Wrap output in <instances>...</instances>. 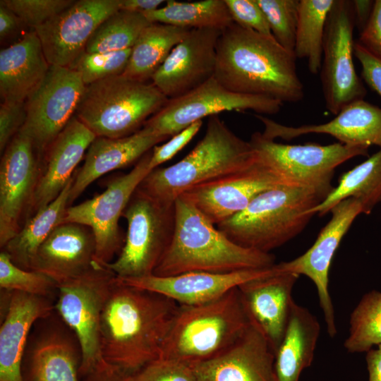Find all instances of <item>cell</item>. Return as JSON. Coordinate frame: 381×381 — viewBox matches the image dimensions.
Instances as JSON below:
<instances>
[{
  "label": "cell",
  "mask_w": 381,
  "mask_h": 381,
  "mask_svg": "<svg viewBox=\"0 0 381 381\" xmlns=\"http://www.w3.org/2000/svg\"><path fill=\"white\" fill-rule=\"evenodd\" d=\"M143 14L151 23H164L189 29L223 31L234 23L224 0L167 1L165 6Z\"/></svg>",
  "instance_id": "obj_34"
},
{
  "label": "cell",
  "mask_w": 381,
  "mask_h": 381,
  "mask_svg": "<svg viewBox=\"0 0 381 381\" xmlns=\"http://www.w3.org/2000/svg\"><path fill=\"white\" fill-rule=\"evenodd\" d=\"M96 137L75 116L70 120L43 157L30 218L54 201L64 190Z\"/></svg>",
  "instance_id": "obj_27"
},
{
  "label": "cell",
  "mask_w": 381,
  "mask_h": 381,
  "mask_svg": "<svg viewBox=\"0 0 381 381\" xmlns=\"http://www.w3.org/2000/svg\"><path fill=\"white\" fill-rule=\"evenodd\" d=\"M74 176L60 195L38 211L2 248L19 267L31 270L36 253L53 230L63 223Z\"/></svg>",
  "instance_id": "obj_31"
},
{
  "label": "cell",
  "mask_w": 381,
  "mask_h": 381,
  "mask_svg": "<svg viewBox=\"0 0 381 381\" xmlns=\"http://www.w3.org/2000/svg\"><path fill=\"white\" fill-rule=\"evenodd\" d=\"M150 157L149 151L128 173L112 179L102 193L66 210L63 223H78L92 230L96 242L95 260L100 265L113 262L123 248L125 237L119 221L133 194L152 171Z\"/></svg>",
  "instance_id": "obj_11"
},
{
  "label": "cell",
  "mask_w": 381,
  "mask_h": 381,
  "mask_svg": "<svg viewBox=\"0 0 381 381\" xmlns=\"http://www.w3.org/2000/svg\"><path fill=\"white\" fill-rule=\"evenodd\" d=\"M381 344V291L365 293L350 315L344 346L349 353H366Z\"/></svg>",
  "instance_id": "obj_37"
},
{
  "label": "cell",
  "mask_w": 381,
  "mask_h": 381,
  "mask_svg": "<svg viewBox=\"0 0 381 381\" xmlns=\"http://www.w3.org/2000/svg\"><path fill=\"white\" fill-rule=\"evenodd\" d=\"M249 280L238 286L250 322L263 334L274 352L289 322L294 286L299 275L280 270Z\"/></svg>",
  "instance_id": "obj_22"
},
{
  "label": "cell",
  "mask_w": 381,
  "mask_h": 381,
  "mask_svg": "<svg viewBox=\"0 0 381 381\" xmlns=\"http://www.w3.org/2000/svg\"><path fill=\"white\" fill-rule=\"evenodd\" d=\"M358 42L381 59V0L375 1L370 18L361 31Z\"/></svg>",
  "instance_id": "obj_46"
},
{
  "label": "cell",
  "mask_w": 381,
  "mask_h": 381,
  "mask_svg": "<svg viewBox=\"0 0 381 381\" xmlns=\"http://www.w3.org/2000/svg\"><path fill=\"white\" fill-rule=\"evenodd\" d=\"M282 104L281 101L266 96L232 92L213 77L181 96L168 99L143 128L153 135L169 139L206 116L244 110L274 114L279 111Z\"/></svg>",
  "instance_id": "obj_12"
},
{
  "label": "cell",
  "mask_w": 381,
  "mask_h": 381,
  "mask_svg": "<svg viewBox=\"0 0 381 381\" xmlns=\"http://www.w3.org/2000/svg\"><path fill=\"white\" fill-rule=\"evenodd\" d=\"M296 59L273 36L233 23L218 39L214 77L234 92L297 102L304 91Z\"/></svg>",
  "instance_id": "obj_2"
},
{
  "label": "cell",
  "mask_w": 381,
  "mask_h": 381,
  "mask_svg": "<svg viewBox=\"0 0 381 381\" xmlns=\"http://www.w3.org/2000/svg\"><path fill=\"white\" fill-rule=\"evenodd\" d=\"M175 214L171 242L154 275L169 277L193 272L229 273L275 265L274 255L233 242L181 197L175 201Z\"/></svg>",
  "instance_id": "obj_3"
},
{
  "label": "cell",
  "mask_w": 381,
  "mask_h": 381,
  "mask_svg": "<svg viewBox=\"0 0 381 381\" xmlns=\"http://www.w3.org/2000/svg\"><path fill=\"white\" fill-rule=\"evenodd\" d=\"M327 195L309 188L282 184L255 197L241 212L217 225L231 241L263 253L299 234Z\"/></svg>",
  "instance_id": "obj_5"
},
{
  "label": "cell",
  "mask_w": 381,
  "mask_h": 381,
  "mask_svg": "<svg viewBox=\"0 0 381 381\" xmlns=\"http://www.w3.org/2000/svg\"><path fill=\"white\" fill-rule=\"evenodd\" d=\"M56 300L1 289L0 381H24L22 361L33 325L55 309Z\"/></svg>",
  "instance_id": "obj_21"
},
{
  "label": "cell",
  "mask_w": 381,
  "mask_h": 381,
  "mask_svg": "<svg viewBox=\"0 0 381 381\" xmlns=\"http://www.w3.org/2000/svg\"><path fill=\"white\" fill-rule=\"evenodd\" d=\"M0 288L56 299L58 284L49 276L15 265L4 250L0 253Z\"/></svg>",
  "instance_id": "obj_38"
},
{
  "label": "cell",
  "mask_w": 381,
  "mask_h": 381,
  "mask_svg": "<svg viewBox=\"0 0 381 381\" xmlns=\"http://www.w3.org/2000/svg\"><path fill=\"white\" fill-rule=\"evenodd\" d=\"M162 0H120V10L143 13L159 8Z\"/></svg>",
  "instance_id": "obj_51"
},
{
  "label": "cell",
  "mask_w": 381,
  "mask_h": 381,
  "mask_svg": "<svg viewBox=\"0 0 381 381\" xmlns=\"http://www.w3.org/2000/svg\"><path fill=\"white\" fill-rule=\"evenodd\" d=\"M166 140L143 128L123 138L96 137L87 149L83 165L74 176L68 207L93 181L107 173L138 162L155 145Z\"/></svg>",
  "instance_id": "obj_28"
},
{
  "label": "cell",
  "mask_w": 381,
  "mask_h": 381,
  "mask_svg": "<svg viewBox=\"0 0 381 381\" xmlns=\"http://www.w3.org/2000/svg\"><path fill=\"white\" fill-rule=\"evenodd\" d=\"M96 242L92 230L66 222L57 226L39 248L31 270L42 272L58 285L75 278L97 262Z\"/></svg>",
  "instance_id": "obj_26"
},
{
  "label": "cell",
  "mask_w": 381,
  "mask_h": 381,
  "mask_svg": "<svg viewBox=\"0 0 381 381\" xmlns=\"http://www.w3.org/2000/svg\"><path fill=\"white\" fill-rule=\"evenodd\" d=\"M24 27L20 18L11 10L0 4V40L1 42L15 37Z\"/></svg>",
  "instance_id": "obj_48"
},
{
  "label": "cell",
  "mask_w": 381,
  "mask_h": 381,
  "mask_svg": "<svg viewBox=\"0 0 381 381\" xmlns=\"http://www.w3.org/2000/svg\"><path fill=\"white\" fill-rule=\"evenodd\" d=\"M234 23L260 34L273 36L256 0H224Z\"/></svg>",
  "instance_id": "obj_43"
},
{
  "label": "cell",
  "mask_w": 381,
  "mask_h": 381,
  "mask_svg": "<svg viewBox=\"0 0 381 381\" xmlns=\"http://www.w3.org/2000/svg\"><path fill=\"white\" fill-rule=\"evenodd\" d=\"M42 158L30 138L20 131L1 154L0 246L2 248L30 218Z\"/></svg>",
  "instance_id": "obj_15"
},
{
  "label": "cell",
  "mask_w": 381,
  "mask_h": 381,
  "mask_svg": "<svg viewBox=\"0 0 381 381\" xmlns=\"http://www.w3.org/2000/svg\"><path fill=\"white\" fill-rule=\"evenodd\" d=\"M119 10L120 0H78L35 28L49 64L69 67L99 24Z\"/></svg>",
  "instance_id": "obj_19"
},
{
  "label": "cell",
  "mask_w": 381,
  "mask_h": 381,
  "mask_svg": "<svg viewBox=\"0 0 381 381\" xmlns=\"http://www.w3.org/2000/svg\"><path fill=\"white\" fill-rule=\"evenodd\" d=\"M320 325L308 309L294 303L283 339L274 353L276 381H299L313 363Z\"/></svg>",
  "instance_id": "obj_30"
},
{
  "label": "cell",
  "mask_w": 381,
  "mask_h": 381,
  "mask_svg": "<svg viewBox=\"0 0 381 381\" xmlns=\"http://www.w3.org/2000/svg\"><path fill=\"white\" fill-rule=\"evenodd\" d=\"M50 64L34 29L0 51L2 102H25L47 75Z\"/></svg>",
  "instance_id": "obj_29"
},
{
  "label": "cell",
  "mask_w": 381,
  "mask_h": 381,
  "mask_svg": "<svg viewBox=\"0 0 381 381\" xmlns=\"http://www.w3.org/2000/svg\"><path fill=\"white\" fill-rule=\"evenodd\" d=\"M274 352L253 323L234 344L192 368L198 381H276Z\"/></svg>",
  "instance_id": "obj_23"
},
{
  "label": "cell",
  "mask_w": 381,
  "mask_h": 381,
  "mask_svg": "<svg viewBox=\"0 0 381 381\" xmlns=\"http://www.w3.org/2000/svg\"><path fill=\"white\" fill-rule=\"evenodd\" d=\"M126 381H198L192 368L181 362L158 358Z\"/></svg>",
  "instance_id": "obj_42"
},
{
  "label": "cell",
  "mask_w": 381,
  "mask_h": 381,
  "mask_svg": "<svg viewBox=\"0 0 381 381\" xmlns=\"http://www.w3.org/2000/svg\"><path fill=\"white\" fill-rule=\"evenodd\" d=\"M74 1V0H1L0 4L11 10L27 27L35 29L69 7Z\"/></svg>",
  "instance_id": "obj_41"
},
{
  "label": "cell",
  "mask_w": 381,
  "mask_h": 381,
  "mask_svg": "<svg viewBox=\"0 0 381 381\" xmlns=\"http://www.w3.org/2000/svg\"><path fill=\"white\" fill-rule=\"evenodd\" d=\"M332 217L322 229L313 246L296 258L277 264L283 272L305 275L315 284L322 310L327 332L331 338L337 333L335 314L329 291V272L339 244L356 218L363 213L361 202L353 198L345 199L331 210Z\"/></svg>",
  "instance_id": "obj_18"
},
{
  "label": "cell",
  "mask_w": 381,
  "mask_h": 381,
  "mask_svg": "<svg viewBox=\"0 0 381 381\" xmlns=\"http://www.w3.org/2000/svg\"><path fill=\"white\" fill-rule=\"evenodd\" d=\"M150 24L143 13L119 10L99 24L85 51L105 53L131 49L141 32Z\"/></svg>",
  "instance_id": "obj_36"
},
{
  "label": "cell",
  "mask_w": 381,
  "mask_h": 381,
  "mask_svg": "<svg viewBox=\"0 0 381 381\" xmlns=\"http://www.w3.org/2000/svg\"><path fill=\"white\" fill-rule=\"evenodd\" d=\"M85 87L78 72L51 65L43 81L25 100L26 119L20 131L30 138L42 159L75 116Z\"/></svg>",
  "instance_id": "obj_14"
},
{
  "label": "cell",
  "mask_w": 381,
  "mask_h": 381,
  "mask_svg": "<svg viewBox=\"0 0 381 381\" xmlns=\"http://www.w3.org/2000/svg\"><path fill=\"white\" fill-rule=\"evenodd\" d=\"M167 100L152 83L115 75L85 85L75 116L97 137L123 138L140 131Z\"/></svg>",
  "instance_id": "obj_7"
},
{
  "label": "cell",
  "mask_w": 381,
  "mask_h": 381,
  "mask_svg": "<svg viewBox=\"0 0 381 381\" xmlns=\"http://www.w3.org/2000/svg\"><path fill=\"white\" fill-rule=\"evenodd\" d=\"M353 198L359 200L363 213L369 214L381 201V149L361 164L341 175L333 188L313 212L322 216L341 201Z\"/></svg>",
  "instance_id": "obj_33"
},
{
  "label": "cell",
  "mask_w": 381,
  "mask_h": 381,
  "mask_svg": "<svg viewBox=\"0 0 381 381\" xmlns=\"http://www.w3.org/2000/svg\"><path fill=\"white\" fill-rule=\"evenodd\" d=\"M334 0H300L294 54L306 59L309 71L321 68L327 20Z\"/></svg>",
  "instance_id": "obj_35"
},
{
  "label": "cell",
  "mask_w": 381,
  "mask_h": 381,
  "mask_svg": "<svg viewBox=\"0 0 381 381\" xmlns=\"http://www.w3.org/2000/svg\"><path fill=\"white\" fill-rule=\"evenodd\" d=\"M174 300L116 279L99 329L103 360L126 377L158 358L179 308Z\"/></svg>",
  "instance_id": "obj_1"
},
{
  "label": "cell",
  "mask_w": 381,
  "mask_h": 381,
  "mask_svg": "<svg viewBox=\"0 0 381 381\" xmlns=\"http://www.w3.org/2000/svg\"><path fill=\"white\" fill-rule=\"evenodd\" d=\"M122 217L128 224L124 243L106 265L119 278L153 274L174 236L175 202L162 203L137 188Z\"/></svg>",
  "instance_id": "obj_8"
},
{
  "label": "cell",
  "mask_w": 381,
  "mask_h": 381,
  "mask_svg": "<svg viewBox=\"0 0 381 381\" xmlns=\"http://www.w3.org/2000/svg\"><path fill=\"white\" fill-rule=\"evenodd\" d=\"M275 270L274 265L229 273L193 272L169 277H117L129 285L162 294L179 305L194 306L215 300L244 282L270 274Z\"/></svg>",
  "instance_id": "obj_25"
},
{
  "label": "cell",
  "mask_w": 381,
  "mask_h": 381,
  "mask_svg": "<svg viewBox=\"0 0 381 381\" xmlns=\"http://www.w3.org/2000/svg\"><path fill=\"white\" fill-rule=\"evenodd\" d=\"M272 35L286 50L294 54L300 0H256Z\"/></svg>",
  "instance_id": "obj_40"
},
{
  "label": "cell",
  "mask_w": 381,
  "mask_h": 381,
  "mask_svg": "<svg viewBox=\"0 0 381 381\" xmlns=\"http://www.w3.org/2000/svg\"><path fill=\"white\" fill-rule=\"evenodd\" d=\"M250 143L259 157L271 166L287 185L309 188L328 195L334 169L346 160L368 155V147L336 143L288 145L255 132Z\"/></svg>",
  "instance_id": "obj_10"
},
{
  "label": "cell",
  "mask_w": 381,
  "mask_h": 381,
  "mask_svg": "<svg viewBox=\"0 0 381 381\" xmlns=\"http://www.w3.org/2000/svg\"><path fill=\"white\" fill-rule=\"evenodd\" d=\"M282 184L287 185L257 153L250 166L194 186L180 197L218 225L243 210L259 194Z\"/></svg>",
  "instance_id": "obj_17"
},
{
  "label": "cell",
  "mask_w": 381,
  "mask_h": 381,
  "mask_svg": "<svg viewBox=\"0 0 381 381\" xmlns=\"http://www.w3.org/2000/svg\"><path fill=\"white\" fill-rule=\"evenodd\" d=\"M131 49L105 53H89L85 50L70 65L78 72L85 85L109 77L123 75Z\"/></svg>",
  "instance_id": "obj_39"
},
{
  "label": "cell",
  "mask_w": 381,
  "mask_h": 381,
  "mask_svg": "<svg viewBox=\"0 0 381 381\" xmlns=\"http://www.w3.org/2000/svg\"><path fill=\"white\" fill-rule=\"evenodd\" d=\"M355 22L352 1L334 0L326 23L320 68L325 107L334 115L366 95L353 61Z\"/></svg>",
  "instance_id": "obj_13"
},
{
  "label": "cell",
  "mask_w": 381,
  "mask_h": 381,
  "mask_svg": "<svg viewBox=\"0 0 381 381\" xmlns=\"http://www.w3.org/2000/svg\"><path fill=\"white\" fill-rule=\"evenodd\" d=\"M222 31L192 29L171 50L152 83L168 98L181 96L214 76L217 44Z\"/></svg>",
  "instance_id": "obj_20"
},
{
  "label": "cell",
  "mask_w": 381,
  "mask_h": 381,
  "mask_svg": "<svg viewBox=\"0 0 381 381\" xmlns=\"http://www.w3.org/2000/svg\"><path fill=\"white\" fill-rule=\"evenodd\" d=\"M116 275L96 262L84 274L58 285L55 310L77 336L82 350L80 379L103 361L99 329L102 311Z\"/></svg>",
  "instance_id": "obj_9"
},
{
  "label": "cell",
  "mask_w": 381,
  "mask_h": 381,
  "mask_svg": "<svg viewBox=\"0 0 381 381\" xmlns=\"http://www.w3.org/2000/svg\"><path fill=\"white\" fill-rule=\"evenodd\" d=\"M368 381H381V344L366 352Z\"/></svg>",
  "instance_id": "obj_50"
},
{
  "label": "cell",
  "mask_w": 381,
  "mask_h": 381,
  "mask_svg": "<svg viewBox=\"0 0 381 381\" xmlns=\"http://www.w3.org/2000/svg\"><path fill=\"white\" fill-rule=\"evenodd\" d=\"M26 119L25 102H1L0 107V152H4L20 132Z\"/></svg>",
  "instance_id": "obj_44"
},
{
  "label": "cell",
  "mask_w": 381,
  "mask_h": 381,
  "mask_svg": "<svg viewBox=\"0 0 381 381\" xmlns=\"http://www.w3.org/2000/svg\"><path fill=\"white\" fill-rule=\"evenodd\" d=\"M257 159L250 142L237 136L218 115L209 117L204 136L185 157L152 170L138 188L165 204H174L198 185L245 169Z\"/></svg>",
  "instance_id": "obj_4"
},
{
  "label": "cell",
  "mask_w": 381,
  "mask_h": 381,
  "mask_svg": "<svg viewBox=\"0 0 381 381\" xmlns=\"http://www.w3.org/2000/svg\"><path fill=\"white\" fill-rule=\"evenodd\" d=\"M353 54L362 67V77L367 84L381 96V59L373 56L358 42Z\"/></svg>",
  "instance_id": "obj_47"
},
{
  "label": "cell",
  "mask_w": 381,
  "mask_h": 381,
  "mask_svg": "<svg viewBox=\"0 0 381 381\" xmlns=\"http://www.w3.org/2000/svg\"><path fill=\"white\" fill-rule=\"evenodd\" d=\"M255 117L264 125L262 135L271 140H289L310 133L327 134L346 145H377L381 149V108L363 99L347 104L333 119L321 124L287 126L260 114Z\"/></svg>",
  "instance_id": "obj_24"
},
{
  "label": "cell",
  "mask_w": 381,
  "mask_h": 381,
  "mask_svg": "<svg viewBox=\"0 0 381 381\" xmlns=\"http://www.w3.org/2000/svg\"><path fill=\"white\" fill-rule=\"evenodd\" d=\"M355 20L361 27V30L368 23L371 15L375 1H352Z\"/></svg>",
  "instance_id": "obj_52"
},
{
  "label": "cell",
  "mask_w": 381,
  "mask_h": 381,
  "mask_svg": "<svg viewBox=\"0 0 381 381\" xmlns=\"http://www.w3.org/2000/svg\"><path fill=\"white\" fill-rule=\"evenodd\" d=\"M202 121H197L174 135L164 144L155 145L151 151L150 167L152 170L174 157L198 133Z\"/></svg>",
  "instance_id": "obj_45"
},
{
  "label": "cell",
  "mask_w": 381,
  "mask_h": 381,
  "mask_svg": "<svg viewBox=\"0 0 381 381\" xmlns=\"http://www.w3.org/2000/svg\"><path fill=\"white\" fill-rule=\"evenodd\" d=\"M126 377L104 360L82 381H126Z\"/></svg>",
  "instance_id": "obj_49"
},
{
  "label": "cell",
  "mask_w": 381,
  "mask_h": 381,
  "mask_svg": "<svg viewBox=\"0 0 381 381\" xmlns=\"http://www.w3.org/2000/svg\"><path fill=\"white\" fill-rule=\"evenodd\" d=\"M80 341L54 309L30 331L22 361L24 381H79Z\"/></svg>",
  "instance_id": "obj_16"
},
{
  "label": "cell",
  "mask_w": 381,
  "mask_h": 381,
  "mask_svg": "<svg viewBox=\"0 0 381 381\" xmlns=\"http://www.w3.org/2000/svg\"><path fill=\"white\" fill-rule=\"evenodd\" d=\"M192 29L155 23L147 26L131 48L126 77L142 82L151 80L174 47Z\"/></svg>",
  "instance_id": "obj_32"
},
{
  "label": "cell",
  "mask_w": 381,
  "mask_h": 381,
  "mask_svg": "<svg viewBox=\"0 0 381 381\" xmlns=\"http://www.w3.org/2000/svg\"><path fill=\"white\" fill-rule=\"evenodd\" d=\"M250 323L238 287L207 303L179 305L159 358L189 366L207 361L234 344Z\"/></svg>",
  "instance_id": "obj_6"
}]
</instances>
